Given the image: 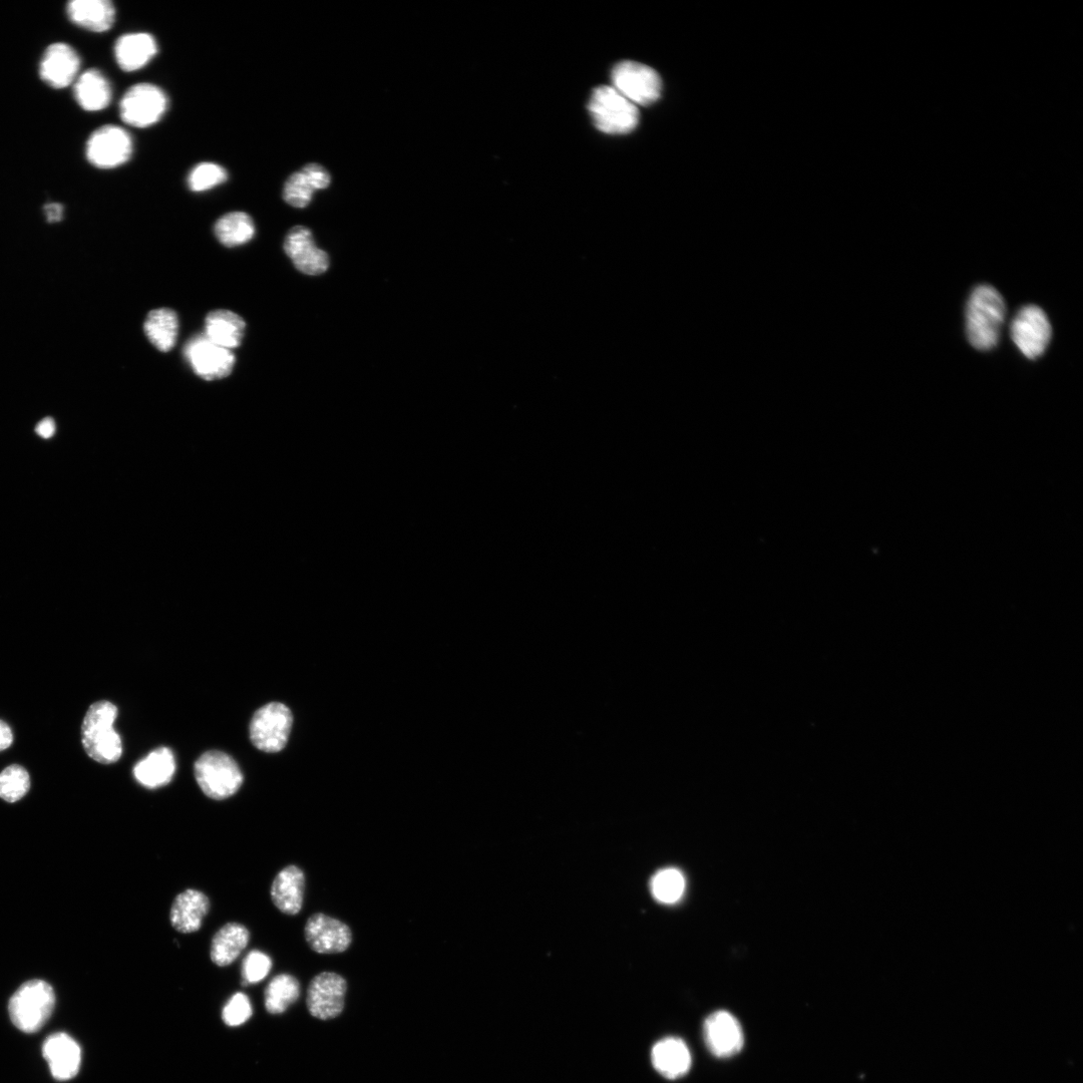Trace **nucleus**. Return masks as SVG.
Listing matches in <instances>:
<instances>
[{"instance_id": "a878e982", "label": "nucleus", "mask_w": 1083, "mask_h": 1083, "mask_svg": "<svg viewBox=\"0 0 1083 1083\" xmlns=\"http://www.w3.org/2000/svg\"><path fill=\"white\" fill-rule=\"evenodd\" d=\"M246 329L245 321L229 310L210 312L205 320V335L215 344L232 350L240 346Z\"/></svg>"}, {"instance_id": "6ab92c4d", "label": "nucleus", "mask_w": 1083, "mask_h": 1083, "mask_svg": "<svg viewBox=\"0 0 1083 1083\" xmlns=\"http://www.w3.org/2000/svg\"><path fill=\"white\" fill-rule=\"evenodd\" d=\"M209 910V898L199 890L188 889L175 898L170 911V923L179 933H195L201 929Z\"/></svg>"}, {"instance_id": "dca6fc26", "label": "nucleus", "mask_w": 1083, "mask_h": 1083, "mask_svg": "<svg viewBox=\"0 0 1083 1083\" xmlns=\"http://www.w3.org/2000/svg\"><path fill=\"white\" fill-rule=\"evenodd\" d=\"M284 251L300 272L307 275H320L329 267L326 252L319 249L312 233L303 226L292 228L284 241Z\"/></svg>"}, {"instance_id": "393cba45", "label": "nucleus", "mask_w": 1083, "mask_h": 1083, "mask_svg": "<svg viewBox=\"0 0 1083 1083\" xmlns=\"http://www.w3.org/2000/svg\"><path fill=\"white\" fill-rule=\"evenodd\" d=\"M175 772L176 762L172 751L160 748L135 766L134 777L141 786L155 790L169 785Z\"/></svg>"}, {"instance_id": "f03ea898", "label": "nucleus", "mask_w": 1083, "mask_h": 1083, "mask_svg": "<svg viewBox=\"0 0 1083 1083\" xmlns=\"http://www.w3.org/2000/svg\"><path fill=\"white\" fill-rule=\"evenodd\" d=\"M118 708L107 700L93 703L82 726V744L87 755L97 763L111 765L123 755V743L114 724Z\"/></svg>"}, {"instance_id": "ddd939ff", "label": "nucleus", "mask_w": 1083, "mask_h": 1083, "mask_svg": "<svg viewBox=\"0 0 1083 1083\" xmlns=\"http://www.w3.org/2000/svg\"><path fill=\"white\" fill-rule=\"evenodd\" d=\"M304 936L311 950L322 955L343 953L352 943L349 926L323 913L308 918Z\"/></svg>"}, {"instance_id": "f8f14e48", "label": "nucleus", "mask_w": 1083, "mask_h": 1083, "mask_svg": "<svg viewBox=\"0 0 1083 1083\" xmlns=\"http://www.w3.org/2000/svg\"><path fill=\"white\" fill-rule=\"evenodd\" d=\"M346 980L335 972H322L310 982L307 1007L310 1014L321 1020L339 1016L344 1008Z\"/></svg>"}, {"instance_id": "7c9ffc66", "label": "nucleus", "mask_w": 1083, "mask_h": 1083, "mask_svg": "<svg viewBox=\"0 0 1083 1083\" xmlns=\"http://www.w3.org/2000/svg\"><path fill=\"white\" fill-rule=\"evenodd\" d=\"M31 789V777L20 765H12L0 773V798L8 803L21 801Z\"/></svg>"}, {"instance_id": "412c9836", "label": "nucleus", "mask_w": 1083, "mask_h": 1083, "mask_svg": "<svg viewBox=\"0 0 1083 1083\" xmlns=\"http://www.w3.org/2000/svg\"><path fill=\"white\" fill-rule=\"evenodd\" d=\"M66 11L74 25L93 33L110 31L117 18L116 8L110 0H73Z\"/></svg>"}, {"instance_id": "f257e3e1", "label": "nucleus", "mask_w": 1083, "mask_h": 1083, "mask_svg": "<svg viewBox=\"0 0 1083 1083\" xmlns=\"http://www.w3.org/2000/svg\"><path fill=\"white\" fill-rule=\"evenodd\" d=\"M1006 307L1000 293L989 285H979L971 293L966 308V332L973 347L990 350L1000 337Z\"/></svg>"}, {"instance_id": "1a4fd4ad", "label": "nucleus", "mask_w": 1083, "mask_h": 1083, "mask_svg": "<svg viewBox=\"0 0 1083 1083\" xmlns=\"http://www.w3.org/2000/svg\"><path fill=\"white\" fill-rule=\"evenodd\" d=\"M613 88L635 106H648L661 96L662 82L656 71L636 62L624 61L612 71Z\"/></svg>"}, {"instance_id": "cd10ccee", "label": "nucleus", "mask_w": 1083, "mask_h": 1083, "mask_svg": "<svg viewBox=\"0 0 1083 1083\" xmlns=\"http://www.w3.org/2000/svg\"><path fill=\"white\" fill-rule=\"evenodd\" d=\"M214 232L221 244L232 248L244 245L252 240L256 229L250 215L241 211H234L219 218L214 226Z\"/></svg>"}, {"instance_id": "aec40b11", "label": "nucleus", "mask_w": 1083, "mask_h": 1083, "mask_svg": "<svg viewBox=\"0 0 1083 1083\" xmlns=\"http://www.w3.org/2000/svg\"><path fill=\"white\" fill-rule=\"evenodd\" d=\"M305 875L297 866L281 870L271 885L270 895L274 906L283 914L295 916L303 907Z\"/></svg>"}, {"instance_id": "c85d7f7f", "label": "nucleus", "mask_w": 1083, "mask_h": 1083, "mask_svg": "<svg viewBox=\"0 0 1083 1083\" xmlns=\"http://www.w3.org/2000/svg\"><path fill=\"white\" fill-rule=\"evenodd\" d=\"M300 996L298 980L289 974L275 976L265 990V1007L271 1014L285 1012Z\"/></svg>"}, {"instance_id": "9d476101", "label": "nucleus", "mask_w": 1083, "mask_h": 1083, "mask_svg": "<svg viewBox=\"0 0 1083 1083\" xmlns=\"http://www.w3.org/2000/svg\"><path fill=\"white\" fill-rule=\"evenodd\" d=\"M184 356L193 372L208 382L227 378L235 366L232 350L213 343L205 334L196 335L187 342Z\"/></svg>"}, {"instance_id": "4c0bfd02", "label": "nucleus", "mask_w": 1083, "mask_h": 1083, "mask_svg": "<svg viewBox=\"0 0 1083 1083\" xmlns=\"http://www.w3.org/2000/svg\"><path fill=\"white\" fill-rule=\"evenodd\" d=\"M48 222L58 223L64 218V206L60 203H50L44 207Z\"/></svg>"}, {"instance_id": "c9c22d12", "label": "nucleus", "mask_w": 1083, "mask_h": 1083, "mask_svg": "<svg viewBox=\"0 0 1083 1083\" xmlns=\"http://www.w3.org/2000/svg\"><path fill=\"white\" fill-rule=\"evenodd\" d=\"M301 173L313 190L325 189L330 184L328 172L318 164H309L305 166Z\"/></svg>"}, {"instance_id": "7ed1b4c3", "label": "nucleus", "mask_w": 1083, "mask_h": 1083, "mask_svg": "<svg viewBox=\"0 0 1083 1083\" xmlns=\"http://www.w3.org/2000/svg\"><path fill=\"white\" fill-rule=\"evenodd\" d=\"M55 1006L54 988L44 980L35 979L23 984L12 996L9 1012L17 1028L26 1033H36L51 1018Z\"/></svg>"}, {"instance_id": "4be33fe9", "label": "nucleus", "mask_w": 1083, "mask_h": 1083, "mask_svg": "<svg viewBox=\"0 0 1083 1083\" xmlns=\"http://www.w3.org/2000/svg\"><path fill=\"white\" fill-rule=\"evenodd\" d=\"M74 97L83 110L101 112L112 102V85L101 71L91 69L80 75L74 83Z\"/></svg>"}, {"instance_id": "4468645a", "label": "nucleus", "mask_w": 1083, "mask_h": 1083, "mask_svg": "<svg viewBox=\"0 0 1083 1083\" xmlns=\"http://www.w3.org/2000/svg\"><path fill=\"white\" fill-rule=\"evenodd\" d=\"M703 1036L709 1051L719 1058L738 1054L745 1044L744 1031L739 1020L727 1011H716L706 1018Z\"/></svg>"}, {"instance_id": "c756f323", "label": "nucleus", "mask_w": 1083, "mask_h": 1083, "mask_svg": "<svg viewBox=\"0 0 1083 1083\" xmlns=\"http://www.w3.org/2000/svg\"><path fill=\"white\" fill-rule=\"evenodd\" d=\"M685 878L683 874L674 868L659 871L651 881V891L654 898L663 904L678 902L685 891Z\"/></svg>"}, {"instance_id": "2eb2a0df", "label": "nucleus", "mask_w": 1083, "mask_h": 1083, "mask_svg": "<svg viewBox=\"0 0 1083 1083\" xmlns=\"http://www.w3.org/2000/svg\"><path fill=\"white\" fill-rule=\"evenodd\" d=\"M81 65V58L73 47L56 43L45 51L39 73L48 86L62 90L74 85L80 76Z\"/></svg>"}, {"instance_id": "b1692460", "label": "nucleus", "mask_w": 1083, "mask_h": 1083, "mask_svg": "<svg viewBox=\"0 0 1083 1083\" xmlns=\"http://www.w3.org/2000/svg\"><path fill=\"white\" fill-rule=\"evenodd\" d=\"M655 1069L669 1079L685 1075L691 1065L687 1045L679 1038L668 1037L657 1042L651 1053Z\"/></svg>"}, {"instance_id": "a211bd4d", "label": "nucleus", "mask_w": 1083, "mask_h": 1083, "mask_svg": "<svg viewBox=\"0 0 1083 1083\" xmlns=\"http://www.w3.org/2000/svg\"><path fill=\"white\" fill-rule=\"evenodd\" d=\"M156 39L148 33H131L120 37L114 47L115 60L121 70L133 73L144 69L158 55Z\"/></svg>"}, {"instance_id": "58836bf2", "label": "nucleus", "mask_w": 1083, "mask_h": 1083, "mask_svg": "<svg viewBox=\"0 0 1083 1083\" xmlns=\"http://www.w3.org/2000/svg\"><path fill=\"white\" fill-rule=\"evenodd\" d=\"M56 423L52 418L44 419L36 428L37 434L45 439L49 440L56 434Z\"/></svg>"}, {"instance_id": "423d86ee", "label": "nucleus", "mask_w": 1083, "mask_h": 1083, "mask_svg": "<svg viewBox=\"0 0 1083 1083\" xmlns=\"http://www.w3.org/2000/svg\"><path fill=\"white\" fill-rule=\"evenodd\" d=\"M293 724L290 709L279 702L259 708L250 722V740L261 752L276 754L287 745Z\"/></svg>"}, {"instance_id": "473e14b6", "label": "nucleus", "mask_w": 1083, "mask_h": 1083, "mask_svg": "<svg viewBox=\"0 0 1083 1083\" xmlns=\"http://www.w3.org/2000/svg\"><path fill=\"white\" fill-rule=\"evenodd\" d=\"M272 969V959L260 950L250 951L242 963V978L246 985L263 981Z\"/></svg>"}, {"instance_id": "bb28decb", "label": "nucleus", "mask_w": 1083, "mask_h": 1083, "mask_svg": "<svg viewBox=\"0 0 1083 1083\" xmlns=\"http://www.w3.org/2000/svg\"><path fill=\"white\" fill-rule=\"evenodd\" d=\"M144 330L150 342L157 349L162 352H169L175 346L178 337V315L169 308L153 310L146 318Z\"/></svg>"}, {"instance_id": "72a5a7b5", "label": "nucleus", "mask_w": 1083, "mask_h": 1083, "mask_svg": "<svg viewBox=\"0 0 1083 1083\" xmlns=\"http://www.w3.org/2000/svg\"><path fill=\"white\" fill-rule=\"evenodd\" d=\"M313 189L301 172L292 174L283 189V198L294 208H305L312 199Z\"/></svg>"}, {"instance_id": "f3484780", "label": "nucleus", "mask_w": 1083, "mask_h": 1083, "mask_svg": "<svg viewBox=\"0 0 1083 1083\" xmlns=\"http://www.w3.org/2000/svg\"><path fill=\"white\" fill-rule=\"evenodd\" d=\"M43 1055L53 1076L60 1081L74 1078L80 1071L82 1050L77 1041L66 1033L49 1036L43 1045Z\"/></svg>"}, {"instance_id": "2f4dec72", "label": "nucleus", "mask_w": 1083, "mask_h": 1083, "mask_svg": "<svg viewBox=\"0 0 1083 1083\" xmlns=\"http://www.w3.org/2000/svg\"><path fill=\"white\" fill-rule=\"evenodd\" d=\"M227 170L213 162H202L196 165L187 178L188 188L194 193L210 191L228 180Z\"/></svg>"}, {"instance_id": "e433bc0d", "label": "nucleus", "mask_w": 1083, "mask_h": 1083, "mask_svg": "<svg viewBox=\"0 0 1083 1083\" xmlns=\"http://www.w3.org/2000/svg\"><path fill=\"white\" fill-rule=\"evenodd\" d=\"M14 743V734L11 727L4 720L0 719V752H4L12 747Z\"/></svg>"}, {"instance_id": "9b49d317", "label": "nucleus", "mask_w": 1083, "mask_h": 1083, "mask_svg": "<svg viewBox=\"0 0 1083 1083\" xmlns=\"http://www.w3.org/2000/svg\"><path fill=\"white\" fill-rule=\"evenodd\" d=\"M1010 332L1019 350L1027 358L1036 359L1047 348L1052 330L1045 312L1040 307L1026 305L1015 315Z\"/></svg>"}, {"instance_id": "20e7f679", "label": "nucleus", "mask_w": 1083, "mask_h": 1083, "mask_svg": "<svg viewBox=\"0 0 1083 1083\" xmlns=\"http://www.w3.org/2000/svg\"><path fill=\"white\" fill-rule=\"evenodd\" d=\"M194 773L202 792L214 801L231 798L240 790L244 781L237 763L219 751L203 754L195 763Z\"/></svg>"}, {"instance_id": "39448f33", "label": "nucleus", "mask_w": 1083, "mask_h": 1083, "mask_svg": "<svg viewBox=\"0 0 1083 1083\" xmlns=\"http://www.w3.org/2000/svg\"><path fill=\"white\" fill-rule=\"evenodd\" d=\"M588 109L597 129L605 134H628L639 122L637 107L613 87L595 89Z\"/></svg>"}, {"instance_id": "f704fd0d", "label": "nucleus", "mask_w": 1083, "mask_h": 1083, "mask_svg": "<svg viewBox=\"0 0 1083 1083\" xmlns=\"http://www.w3.org/2000/svg\"><path fill=\"white\" fill-rule=\"evenodd\" d=\"M252 1005L244 993L234 994L225 1005L222 1018L228 1026H240L252 1015Z\"/></svg>"}, {"instance_id": "6e6552de", "label": "nucleus", "mask_w": 1083, "mask_h": 1083, "mask_svg": "<svg viewBox=\"0 0 1083 1083\" xmlns=\"http://www.w3.org/2000/svg\"><path fill=\"white\" fill-rule=\"evenodd\" d=\"M134 152L131 134L122 127L106 125L97 129L86 144L88 162L102 170L116 169L128 163Z\"/></svg>"}, {"instance_id": "0eeeda50", "label": "nucleus", "mask_w": 1083, "mask_h": 1083, "mask_svg": "<svg viewBox=\"0 0 1083 1083\" xmlns=\"http://www.w3.org/2000/svg\"><path fill=\"white\" fill-rule=\"evenodd\" d=\"M168 108V96L160 87L141 83L124 94L120 102V117L128 126L146 129L159 123Z\"/></svg>"}, {"instance_id": "5701e85b", "label": "nucleus", "mask_w": 1083, "mask_h": 1083, "mask_svg": "<svg viewBox=\"0 0 1083 1083\" xmlns=\"http://www.w3.org/2000/svg\"><path fill=\"white\" fill-rule=\"evenodd\" d=\"M249 941L250 932L244 925L227 923L212 938L210 958L219 967L229 966L239 958Z\"/></svg>"}]
</instances>
